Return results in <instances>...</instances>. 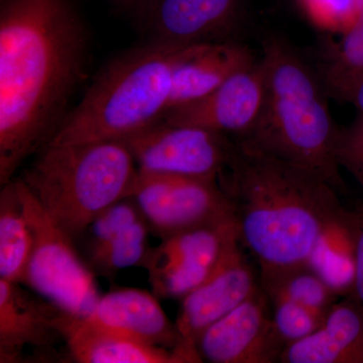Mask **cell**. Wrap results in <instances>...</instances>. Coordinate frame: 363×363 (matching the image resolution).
Here are the masks:
<instances>
[{
  "label": "cell",
  "mask_w": 363,
  "mask_h": 363,
  "mask_svg": "<svg viewBox=\"0 0 363 363\" xmlns=\"http://www.w3.org/2000/svg\"><path fill=\"white\" fill-rule=\"evenodd\" d=\"M286 347L262 286L242 304L210 325L196 343L201 362L210 363L279 362Z\"/></svg>",
  "instance_id": "cell-11"
},
{
  "label": "cell",
  "mask_w": 363,
  "mask_h": 363,
  "mask_svg": "<svg viewBox=\"0 0 363 363\" xmlns=\"http://www.w3.org/2000/svg\"><path fill=\"white\" fill-rule=\"evenodd\" d=\"M130 197L162 240L194 227L233 219L216 179L138 171Z\"/></svg>",
  "instance_id": "cell-7"
},
{
  "label": "cell",
  "mask_w": 363,
  "mask_h": 363,
  "mask_svg": "<svg viewBox=\"0 0 363 363\" xmlns=\"http://www.w3.org/2000/svg\"><path fill=\"white\" fill-rule=\"evenodd\" d=\"M257 61L247 45L233 40L189 45L174 72L168 111L206 96Z\"/></svg>",
  "instance_id": "cell-17"
},
{
  "label": "cell",
  "mask_w": 363,
  "mask_h": 363,
  "mask_svg": "<svg viewBox=\"0 0 363 363\" xmlns=\"http://www.w3.org/2000/svg\"><path fill=\"white\" fill-rule=\"evenodd\" d=\"M281 363H363V309L345 295L311 335L286 346Z\"/></svg>",
  "instance_id": "cell-18"
},
{
  "label": "cell",
  "mask_w": 363,
  "mask_h": 363,
  "mask_svg": "<svg viewBox=\"0 0 363 363\" xmlns=\"http://www.w3.org/2000/svg\"><path fill=\"white\" fill-rule=\"evenodd\" d=\"M218 183L259 274L311 264L325 238L345 219L328 181L238 143Z\"/></svg>",
  "instance_id": "cell-2"
},
{
  "label": "cell",
  "mask_w": 363,
  "mask_h": 363,
  "mask_svg": "<svg viewBox=\"0 0 363 363\" xmlns=\"http://www.w3.org/2000/svg\"><path fill=\"white\" fill-rule=\"evenodd\" d=\"M350 102L355 105L358 113L363 114V79L355 88L354 92L351 96Z\"/></svg>",
  "instance_id": "cell-29"
},
{
  "label": "cell",
  "mask_w": 363,
  "mask_h": 363,
  "mask_svg": "<svg viewBox=\"0 0 363 363\" xmlns=\"http://www.w3.org/2000/svg\"><path fill=\"white\" fill-rule=\"evenodd\" d=\"M347 222L353 241L354 272L347 295L363 309V204L357 209L347 210Z\"/></svg>",
  "instance_id": "cell-27"
},
{
  "label": "cell",
  "mask_w": 363,
  "mask_h": 363,
  "mask_svg": "<svg viewBox=\"0 0 363 363\" xmlns=\"http://www.w3.org/2000/svg\"><path fill=\"white\" fill-rule=\"evenodd\" d=\"M89 62L73 0H0V186L51 142Z\"/></svg>",
  "instance_id": "cell-1"
},
{
  "label": "cell",
  "mask_w": 363,
  "mask_h": 363,
  "mask_svg": "<svg viewBox=\"0 0 363 363\" xmlns=\"http://www.w3.org/2000/svg\"><path fill=\"white\" fill-rule=\"evenodd\" d=\"M259 277L267 297L288 298L323 320L341 295L312 262Z\"/></svg>",
  "instance_id": "cell-20"
},
{
  "label": "cell",
  "mask_w": 363,
  "mask_h": 363,
  "mask_svg": "<svg viewBox=\"0 0 363 363\" xmlns=\"http://www.w3.org/2000/svg\"><path fill=\"white\" fill-rule=\"evenodd\" d=\"M274 325L286 346L302 340L317 331L325 320L304 306L284 298H269Z\"/></svg>",
  "instance_id": "cell-23"
},
{
  "label": "cell",
  "mask_w": 363,
  "mask_h": 363,
  "mask_svg": "<svg viewBox=\"0 0 363 363\" xmlns=\"http://www.w3.org/2000/svg\"><path fill=\"white\" fill-rule=\"evenodd\" d=\"M241 0H152L135 18L150 40L193 45L231 40Z\"/></svg>",
  "instance_id": "cell-12"
},
{
  "label": "cell",
  "mask_w": 363,
  "mask_h": 363,
  "mask_svg": "<svg viewBox=\"0 0 363 363\" xmlns=\"http://www.w3.org/2000/svg\"><path fill=\"white\" fill-rule=\"evenodd\" d=\"M138 173L123 142H93L47 145L18 177L75 240L104 209L130 197Z\"/></svg>",
  "instance_id": "cell-5"
},
{
  "label": "cell",
  "mask_w": 363,
  "mask_h": 363,
  "mask_svg": "<svg viewBox=\"0 0 363 363\" xmlns=\"http://www.w3.org/2000/svg\"><path fill=\"white\" fill-rule=\"evenodd\" d=\"M23 284L0 279V362H23L26 350L52 351L65 343L57 326L61 309L28 293Z\"/></svg>",
  "instance_id": "cell-14"
},
{
  "label": "cell",
  "mask_w": 363,
  "mask_h": 363,
  "mask_svg": "<svg viewBox=\"0 0 363 363\" xmlns=\"http://www.w3.org/2000/svg\"><path fill=\"white\" fill-rule=\"evenodd\" d=\"M138 171L216 179L236 147L225 133L160 121L123 140Z\"/></svg>",
  "instance_id": "cell-8"
},
{
  "label": "cell",
  "mask_w": 363,
  "mask_h": 363,
  "mask_svg": "<svg viewBox=\"0 0 363 363\" xmlns=\"http://www.w3.org/2000/svg\"><path fill=\"white\" fill-rule=\"evenodd\" d=\"M149 230V224L142 218L111 240L90 248L88 267L93 274L109 279L121 269L143 266L150 250Z\"/></svg>",
  "instance_id": "cell-22"
},
{
  "label": "cell",
  "mask_w": 363,
  "mask_h": 363,
  "mask_svg": "<svg viewBox=\"0 0 363 363\" xmlns=\"http://www.w3.org/2000/svg\"><path fill=\"white\" fill-rule=\"evenodd\" d=\"M90 316L150 345L174 351L184 362H199L186 347L176 323L156 297L138 289H121L101 296Z\"/></svg>",
  "instance_id": "cell-16"
},
{
  "label": "cell",
  "mask_w": 363,
  "mask_h": 363,
  "mask_svg": "<svg viewBox=\"0 0 363 363\" xmlns=\"http://www.w3.org/2000/svg\"><path fill=\"white\" fill-rule=\"evenodd\" d=\"M260 65L264 99L257 123L235 138L245 149L276 157L343 189L335 157L339 130L323 82L294 48L279 38L264 43Z\"/></svg>",
  "instance_id": "cell-3"
},
{
  "label": "cell",
  "mask_w": 363,
  "mask_h": 363,
  "mask_svg": "<svg viewBox=\"0 0 363 363\" xmlns=\"http://www.w3.org/2000/svg\"><path fill=\"white\" fill-rule=\"evenodd\" d=\"M33 234V248L23 285L62 311L90 316L100 295L94 274L79 257L74 238L38 201L20 177H14Z\"/></svg>",
  "instance_id": "cell-6"
},
{
  "label": "cell",
  "mask_w": 363,
  "mask_h": 363,
  "mask_svg": "<svg viewBox=\"0 0 363 363\" xmlns=\"http://www.w3.org/2000/svg\"><path fill=\"white\" fill-rule=\"evenodd\" d=\"M335 157L339 167L350 172L363 189V114L339 130Z\"/></svg>",
  "instance_id": "cell-25"
},
{
  "label": "cell",
  "mask_w": 363,
  "mask_h": 363,
  "mask_svg": "<svg viewBox=\"0 0 363 363\" xmlns=\"http://www.w3.org/2000/svg\"><path fill=\"white\" fill-rule=\"evenodd\" d=\"M264 99V71L259 60L238 72L206 96L169 109L161 121L195 126L240 138L257 123Z\"/></svg>",
  "instance_id": "cell-13"
},
{
  "label": "cell",
  "mask_w": 363,
  "mask_h": 363,
  "mask_svg": "<svg viewBox=\"0 0 363 363\" xmlns=\"http://www.w3.org/2000/svg\"><path fill=\"white\" fill-rule=\"evenodd\" d=\"M259 286V269L238 234L209 278L182 298L175 323L198 362H202L196 343L203 332L242 304Z\"/></svg>",
  "instance_id": "cell-10"
},
{
  "label": "cell",
  "mask_w": 363,
  "mask_h": 363,
  "mask_svg": "<svg viewBox=\"0 0 363 363\" xmlns=\"http://www.w3.org/2000/svg\"><path fill=\"white\" fill-rule=\"evenodd\" d=\"M57 326L69 353L81 363H185L174 351L138 340L92 316L60 311Z\"/></svg>",
  "instance_id": "cell-15"
},
{
  "label": "cell",
  "mask_w": 363,
  "mask_h": 363,
  "mask_svg": "<svg viewBox=\"0 0 363 363\" xmlns=\"http://www.w3.org/2000/svg\"><path fill=\"white\" fill-rule=\"evenodd\" d=\"M234 219L194 227L164 238L150 248L143 267L155 295L183 298L204 283L238 235Z\"/></svg>",
  "instance_id": "cell-9"
},
{
  "label": "cell",
  "mask_w": 363,
  "mask_h": 363,
  "mask_svg": "<svg viewBox=\"0 0 363 363\" xmlns=\"http://www.w3.org/2000/svg\"><path fill=\"white\" fill-rule=\"evenodd\" d=\"M142 218V212L135 200L131 197L123 198L95 217L82 234H88L90 250L111 240Z\"/></svg>",
  "instance_id": "cell-24"
},
{
  "label": "cell",
  "mask_w": 363,
  "mask_h": 363,
  "mask_svg": "<svg viewBox=\"0 0 363 363\" xmlns=\"http://www.w3.org/2000/svg\"><path fill=\"white\" fill-rule=\"evenodd\" d=\"M119 11L130 14L135 18L152 0H109Z\"/></svg>",
  "instance_id": "cell-28"
},
{
  "label": "cell",
  "mask_w": 363,
  "mask_h": 363,
  "mask_svg": "<svg viewBox=\"0 0 363 363\" xmlns=\"http://www.w3.org/2000/svg\"><path fill=\"white\" fill-rule=\"evenodd\" d=\"M360 0H302L308 13L328 28L345 30L354 21Z\"/></svg>",
  "instance_id": "cell-26"
},
{
  "label": "cell",
  "mask_w": 363,
  "mask_h": 363,
  "mask_svg": "<svg viewBox=\"0 0 363 363\" xmlns=\"http://www.w3.org/2000/svg\"><path fill=\"white\" fill-rule=\"evenodd\" d=\"M343 32V37L328 52L319 76L329 95L350 102L363 79V0L354 21Z\"/></svg>",
  "instance_id": "cell-21"
},
{
  "label": "cell",
  "mask_w": 363,
  "mask_h": 363,
  "mask_svg": "<svg viewBox=\"0 0 363 363\" xmlns=\"http://www.w3.org/2000/svg\"><path fill=\"white\" fill-rule=\"evenodd\" d=\"M32 248V231L13 178L0 191V279L23 283Z\"/></svg>",
  "instance_id": "cell-19"
},
{
  "label": "cell",
  "mask_w": 363,
  "mask_h": 363,
  "mask_svg": "<svg viewBox=\"0 0 363 363\" xmlns=\"http://www.w3.org/2000/svg\"><path fill=\"white\" fill-rule=\"evenodd\" d=\"M149 40L98 72L48 145L123 142L162 121L186 48Z\"/></svg>",
  "instance_id": "cell-4"
}]
</instances>
